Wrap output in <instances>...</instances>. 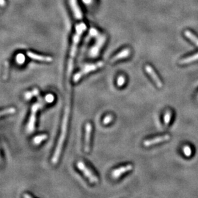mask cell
<instances>
[{"mask_svg": "<svg viewBox=\"0 0 198 198\" xmlns=\"http://www.w3.org/2000/svg\"><path fill=\"white\" fill-rule=\"evenodd\" d=\"M183 153H184L185 155L187 157L191 156L192 152V149L189 146H185L183 148Z\"/></svg>", "mask_w": 198, "mask_h": 198, "instance_id": "obj_18", "label": "cell"}, {"mask_svg": "<svg viewBox=\"0 0 198 198\" xmlns=\"http://www.w3.org/2000/svg\"><path fill=\"white\" fill-rule=\"evenodd\" d=\"M113 119V116L112 115H107L106 117L103 119V124H109Z\"/></svg>", "mask_w": 198, "mask_h": 198, "instance_id": "obj_20", "label": "cell"}, {"mask_svg": "<svg viewBox=\"0 0 198 198\" xmlns=\"http://www.w3.org/2000/svg\"><path fill=\"white\" fill-rule=\"evenodd\" d=\"M34 96L33 92H27L24 94V97L27 100H29L32 98V96Z\"/></svg>", "mask_w": 198, "mask_h": 198, "instance_id": "obj_21", "label": "cell"}, {"mask_svg": "<svg viewBox=\"0 0 198 198\" xmlns=\"http://www.w3.org/2000/svg\"><path fill=\"white\" fill-rule=\"evenodd\" d=\"M23 197H26V198H32V196L31 195H29V194H25L23 195Z\"/></svg>", "mask_w": 198, "mask_h": 198, "instance_id": "obj_23", "label": "cell"}, {"mask_svg": "<svg viewBox=\"0 0 198 198\" xmlns=\"http://www.w3.org/2000/svg\"><path fill=\"white\" fill-rule=\"evenodd\" d=\"M131 53V50L130 48H125L123 49L119 52L118 53L116 54L114 57L111 58L110 60V62L111 63H114L115 62L118 61V60L120 59H123V58H128L129 56L130 55Z\"/></svg>", "mask_w": 198, "mask_h": 198, "instance_id": "obj_11", "label": "cell"}, {"mask_svg": "<svg viewBox=\"0 0 198 198\" xmlns=\"http://www.w3.org/2000/svg\"><path fill=\"white\" fill-rule=\"evenodd\" d=\"M48 136L47 134H41L39 135H37L33 138V144H36V145L40 144L42 141H44L48 139Z\"/></svg>", "mask_w": 198, "mask_h": 198, "instance_id": "obj_14", "label": "cell"}, {"mask_svg": "<svg viewBox=\"0 0 198 198\" xmlns=\"http://www.w3.org/2000/svg\"><path fill=\"white\" fill-rule=\"evenodd\" d=\"M53 99H54V98H53V95L49 94V95L46 96V101H48L49 103H51V102H52L53 101Z\"/></svg>", "mask_w": 198, "mask_h": 198, "instance_id": "obj_22", "label": "cell"}, {"mask_svg": "<svg viewBox=\"0 0 198 198\" xmlns=\"http://www.w3.org/2000/svg\"><path fill=\"white\" fill-rule=\"evenodd\" d=\"M69 5L75 18L78 19H81L82 13H81V11L78 5L77 0H69Z\"/></svg>", "mask_w": 198, "mask_h": 198, "instance_id": "obj_12", "label": "cell"}, {"mask_svg": "<svg viewBox=\"0 0 198 198\" xmlns=\"http://www.w3.org/2000/svg\"><path fill=\"white\" fill-rule=\"evenodd\" d=\"M27 56L34 60H37V61L40 62H51L53 61V58L50 56H44V55H40L36 53H34L32 51H27Z\"/></svg>", "mask_w": 198, "mask_h": 198, "instance_id": "obj_10", "label": "cell"}, {"mask_svg": "<svg viewBox=\"0 0 198 198\" xmlns=\"http://www.w3.org/2000/svg\"><path fill=\"white\" fill-rule=\"evenodd\" d=\"M44 101L41 100L38 102L34 103L31 109V114H30L29 120L27 125V130L29 132H32L35 130V124L36 120V114L38 109H41L44 105Z\"/></svg>", "mask_w": 198, "mask_h": 198, "instance_id": "obj_4", "label": "cell"}, {"mask_svg": "<svg viewBox=\"0 0 198 198\" xmlns=\"http://www.w3.org/2000/svg\"><path fill=\"white\" fill-rule=\"evenodd\" d=\"M171 137L169 135H164L162 136H159L157 137H155V138L153 139H148L146 140L143 144L146 146V147H149V146H153L154 144H157L161 143H163V142H165L170 140Z\"/></svg>", "mask_w": 198, "mask_h": 198, "instance_id": "obj_6", "label": "cell"}, {"mask_svg": "<svg viewBox=\"0 0 198 198\" xmlns=\"http://www.w3.org/2000/svg\"><path fill=\"white\" fill-rule=\"evenodd\" d=\"M145 70L147 72L148 74L151 76V78L153 80V81L154 83H155L156 85L158 88H162V82L161 81L160 79L159 78V77L158 76V75H157V73L155 72V71H154L153 69L149 65H147L145 67Z\"/></svg>", "mask_w": 198, "mask_h": 198, "instance_id": "obj_9", "label": "cell"}, {"mask_svg": "<svg viewBox=\"0 0 198 198\" xmlns=\"http://www.w3.org/2000/svg\"><path fill=\"white\" fill-rule=\"evenodd\" d=\"M196 60H198V53H196L195 55L190 56V57H188L180 60L179 63L180 64H186L191 63L192 62L196 61Z\"/></svg>", "mask_w": 198, "mask_h": 198, "instance_id": "obj_13", "label": "cell"}, {"mask_svg": "<svg viewBox=\"0 0 198 198\" xmlns=\"http://www.w3.org/2000/svg\"><path fill=\"white\" fill-rule=\"evenodd\" d=\"M69 107L66 106L65 110V113L63 117L62 124V128H61V133H60V135L58 140V143L57 145V147L55 150V153L53 154V156L51 161L53 164L57 163L58 159L61 153L62 146L65 140L66 137L67 135V124H68V120H69Z\"/></svg>", "mask_w": 198, "mask_h": 198, "instance_id": "obj_2", "label": "cell"}, {"mask_svg": "<svg viewBox=\"0 0 198 198\" xmlns=\"http://www.w3.org/2000/svg\"><path fill=\"white\" fill-rule=\"evenodd\" d=\"M125 81H126L125 77L123 75L119 76L117 81V86H119V87H122V86L124 84V83H125Z\"/></svg>", "mask_w": 198, "mask_h": 198, "instance_id": "obj_19", "label": "cell"}, {"mask_svg": "<svg viewBox=\"0 0 198 198\" xmlns=\"http://www.w3.org/2000/svg\"><path fill=\"white\" fill-rule=\"evenodd\" d=\"M86 29H87V26H86L84 23H80L79 24H77L75 27V33L72 37V45L69 54L70 56L69 58L67 66V75L69 77L71 76L72 71L75 57L77 52V48H78L81 37L82 36L83 33L85 31Z\"/></svg>", "mask_w": 198, "mask_h": 198, "instance_id": "obj_1", "label": "cell"}, {"mask_svg": "<svg viewBox=\"0 0 198 198\" xmlns=\"http://www.w3.org/2000/svg\"><path fill=\"white\" fill-rule=\"evenodd\" d=\"M76 165L77 167H78V169L82 172L83 174L89 179L90 183L94 184L98 183L99 182L98 178L88 168L87 166L85 165V164L82 161H78L77 162Z\"/></svg>", "mask_w": 198, "mask_h": 198, "instance_id": "obj_5", "label": "cell"}, {"mask_svg": "<svg viewBox=\"0 0 198 198\" xmlns=\"http://www.w3.org/2000/svg\"><path fill=\"white\" fill-rule=\"evenodd\" d=\"M16 109L14 108V107H10V108H8L6 109H4L1 112V116H4L6 115H9V114H14L16 112Z\"/></svg>", "mask_w": 198, "mask_h": 198, "instance_id": "obj_16", "label": "cell"}, {"mask_svg": "<svg viewBox=\"0 0 198 198\" xmlns=\"http://www.w3.org/2000/svg\"><path fill=\"white\" fill-rule=\"evenodd\" d=\"M133 169V165L132 164H128L126 165L120 167L119 168L114 169L112 172V177L114 179H118L121 175L130 171Z\"/></svg>", "mask_w": 198, "mask_h": 198, "instance_id": "obj_7", "label": "cell"}, {"mask_svg": "<svg viewBox=\"0 0 198 198\" xmlns=\"http://www.w3.org/2000/svg\"><path fill=\"white\" fill-rule=\"evenodd\" d=\"M92 133V124L90 123L85 124V151L89 153L90 150V136Z\"/></svg>", "mask_w": 198, "mask_h": 198, "instance_id": "obj_8", "label": "cell"}, {"mask_svg": "<svg viewBox=\"0 0 198 198\" xmlns=\"http://www.w3.org/2000/svg\"><path fill=\"white\" fill-rule=\"evenodd\" d=\"M5 4H6L5 0H1V7L5 6Z\"/></svg>", "mask_w": 198, "mask_h": 198, "instance_id": "obj_24", "label": "cell"}, {"mask_svg": "<svg viewBox=\"0 0 198 198\" xmlns=\"http://www.w3.org/2000/svg\"><path fill=\"white\" fill-rule=\"evenodd\" d=\"M172 117V112L170 110H168L164 115V123L165 125H168L171 122Z\"/></svg>", "mask_w": 198, "mask_h": 198, "instance_id": "obj_17", "label": "cell"}, {"mask_svg": "<svg viewBox=\"0 0 198 198\" xmlns=\"http://www.w3.org/2000/svg\"><path fill=\"white\" fill-rule=\"evenodd\" d=\"M104 66V62L102 61L98 62L94 64H90L85 65L81 69L73 76V81L75 83L78 82V81L82 78L83 76L88 74V73L97 70L98 69H100Z\"/></svg>", "mask_w": 198, "mask_h": 198, "instance_id": "obj_3", "label": "cell"}, {"mask_svg": "<svg viewBox=\"0 0 198 198\" xmlns=\"http://www.w3.org/2000/svg\"><path fill=\"white\" fill-rule=\"evenodd\" d=\"M185 36L187 38H188L189 39H190L193 43H194V44L198 47V38L195 35H194L191 32L188 31V30L185 31Z\"/></svg>", "mask_w": 198, "mask_h": 198, "instance_id": "obj_15", "label": "cell"}]
</instances>
